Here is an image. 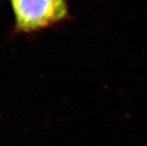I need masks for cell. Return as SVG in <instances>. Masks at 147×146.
I'll list each match as a JSON object with an SVG mask.
<instances>
[{
  "mask_svg": "<svg viewBox=\"0 0 147 146\" xmlns=\"http://www.w3.org/2000/svg\"><path fill=\"white\" fill-rule=\"evenodd\" d=\"M18 32L34 33L66 20L69 10L66 0H10Z\"/></svg>",
  "mask_w": 147,
  "mask_h": 146,
  "instance_id": "1",
  "label": "cell"
}]
</instances>
